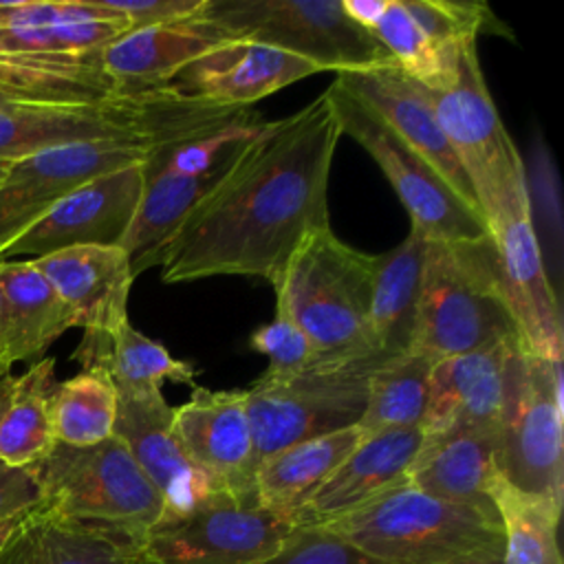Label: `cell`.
<instances>
[{
    "mask_svg": "<svg viewBox=\"0 0 564 564\" xmlns=\"http://www.w3.org/2000/svg\"><path fill=\"white\" fill-rule=\"evenodd\" d=\"M341 130L326 95L267 121L161 253L165 284L249 275L275 286L289 258L328 225V176Z\"/></svg>",
    "mask_w": 564,
    "mask_h": 564,
    "instance_id": "cell-1",
    "label": "cell"
},
{
    "mask_svg": "<svg viewBox=\"0 0 564 564\" xmlns=\"http://www.w3.org/2000/svg\"><path fill=\"white\" fill-rule=\"evenodd\" d=\"M240 110L245 108L198 99L172 86L99 104L13 101L0 106V161L11 163L48 148L79 141H172L227 121Z\"/></svg>",
    "mask_w": 564,
    "mask_h": 564,
    "instance_id": "cell-2",
    "label": "cell"
},
{
    "mask_svg": "<svg viewBox=\"0 0 564 564\" xmlns=\"http://www.w3.org/2000/svg\"><path fill=\"white\" fill-rule=\"evenodd\" d=\"M319 527L381 564H456L502 555L498 513L434 498L408 480Z\"/></svg>",
    "mask_w": 564,
    "mask_h": 564,
    "instance_id": "cell-3",
    "label": "cell"
},
{
    "mask_svg": "<svg viewBox=\"0 0 564 564\" xmlns=\"http://www.w3.org/2000/svg\"><path fill=\"white\" fill-rule=\"evenodd\" d=\"M375 256L339 240L330 227L311 231L275 282V313L289 317L317 357L375 352L370 344V291Z\"/></svg>",
    "mask_w": 564,
    "mask_h": 564,
    "instance_id": "cell-4",
    "label": "cell"
},
{
    "mask_svg": "<svg viewBox=\"0 0 564 564\" xmlns=\"http://www.w3.org/2000/svg\"><path fill=\"white\" fill-rule=\"evenodd\" d=\"M520 337L502 300L489 234L427 240L412 348L434 361Z\"/></svg>",
    "mask_w": 564,
    "mask_h": 564,
    "instance_id": "cell-5",
    "label": "cell"
},
{
    "mask_svg": "<svg viewBox=\"0 0 564 564\" xmlns=\"http://www.w3.org/2000/svg\"><path fill=\"white\" fill-rule=\"evenodd\" d=\"M388 357H317L304 370L282 379H256L247 394V416L256 460L306 438L333 434L359 423L368 381Z\"/></svg>",
    "mask_w": 564,
    "mask_h": 564,
    "instance_id": "cell-6",
    "label": "cell"
},
{
    "mask_svg": "<svg viewBox=\"0 0 564 564\" xmlns=\"http://www.w3.org/2000/svg\"><path fill=\"white\" fill-rule=\"evenodd\" d=\"M198 15L229 40L267 44L335 75L397 66L344 0H205Z\"/></svg>",
    "mask_w": 564,
    "mask_h": 564,
    "instance_id": "cell-7",
    "label": "cell"
},
{
    "mask_svg": "<svg viewBox=\"0 0 564 564\" xmlns=\"http://www.w3.org/2000/svg\"><path fill=\"white\" fill-rule=\"evenodd\" d=\"M421 88L489 225L505 203L527 187V172L487 90L476 42L449 48L447 77L436 88Z\"/></svg>",
    "mask_w": 564,
    "mask_h": 564,
    "instance_id": "cell-8",
    "label": "cell"
},
{
    "mask_svg": "<svg viewBox=\"0 0 564 564\" xmlns=\"http://www.w3.org/2000/svg\"><path fill=\"white\" fill-rule=\"evenodd\" d=\"M31 469L42 494L40 507L59 518L141 540L163 513L159 491L115 434L90 447L55 443Z\"/></svg>",
    "mask_w": 564,
    "mask_h": 564,
    "instance_id": "cell-9",
    "label": "cell"
},
{
    "mask_svg": "<svg viewBox=\"0 0 564 564\" xmlns=\"http://www.w3.org/2000/svg\"><path fill=\"white\" fill-rule=\"evenodd\" d=\"M494 469L511 487L562 509V364L531 355L522 341L496 421Z\"/></svg>",
    "mask_w": 564,
    "mask_h": 564,
    "instance_id": "cell-10",
    "label": "cell"
},
{
    "mask_svg": "<svg viewBox=\"0 0 564 564\" xmlns=\"http://www.w3.org/2000/svg\"><path fill=\"white\" fill-rule=\"evenodd\" d=\"M341 134L352 137L381 167L401 205L410 214L412 229L427 240L469 242L487 236L480 214L469 207L443 174L397 137L359 97L337 79L324 90Z\"/></svg>",
    "mask_w": 564,
    "mask_h": 564,
    "instance_id": "cell-11",
    "label": "cell"
},
{
    "mask_svg": "<svg viewBox=\"0 0 564 564\" xmlns=\"http://www.w3.org/2000/svg\"><path fill=\"white\" fill-rule=\"evenodd\" d=\"M293 531V524L256 500L220 494L185 513H161L143 533L150 564H258Z\"/></svg>",
    "mask_w": 564,
    "mask_h": 564,
    "instance_id": "cell-12",
    "label": "cell"
},
{
    "mask_svg": "<svg viewBox=\"0 0 564 564\" xmlns=\"http://www.w3.org/2000/svg\"><path fill=\"white\" fill-rule=\"evenodd\" d=\"M163 141L99 139L11 161L0 178V251L84 183L137 163Z\"/></svg>",
    "mask_w": 564,
    "mask_h": 564,
    "instance_id": "cell-13",
    "label": "cell"
},
{
    "mask_svg": "<svg viewBox=\"0 0 564 564\" xmlns=\"http://www.w3.org/2000/svg\"><path fill=\"white\" fill-rule=\"evenodd\" d=\"M487 234L494 247L498 286L522 346L531 355L562 364V315L535 238L529 187L518 189L505 203L487 225Z\"/></svg>",
    "mask_w": 564,
    "mask_h": 564,
    "instance_id": "cell-14",
    "label": "cell"
},
{
    "mask_svg": "<svg viewBox=\"0 0 564 564\" xmlns=\"http://www.w3.org/2000/svg\"><path fill=\"white\" fill-rule=\"evenodd\" d=\"M143 163L101 174L59 203L13 238L0 260L11 256H48L70 247H119L139 207Z\"/></svg>",
    "mask_w": 564,
    "mask_h": 564,
    "instance_id": "cell-15",
    "label": "cell"
},
{
    "mask_svg": "<svg viewBox=\"0 0 564 564\" xmlns=\"http://www.w3.org/2000/svg\"><path fill=\"white\" fill-rule=\"evenodd\" d=\"M172 427L187 458L223 491L258 502V460L245 388L209 390L194 386L192 397L174 408Z\"/></svg>",
    "mask_w": 564,
    "mask_h": 564,
    "instance_id": "cell-16",
    "label": "cell"
},
{
    "mask_svg": "<svg viewBox=\"0 0 564 564\" xmlns=\"http://www.w3.org/2000/svg\"><path fill=\"white\" fill-rule=\"evenodd\" d=\"M174 408L161 390L117 392L115 436L148 476L163 500V513H185L223 491L183 452L174 427Z\"/></svg>",
    "mask_w": 564,
    "mask_h": 564,
    "instance_id": "cell-17",
    "label": "cell"
},
{
    "mask_svg": "<svg viewBox=\"0 0 564 564\" xmlns=\"http://www.w3.org/2000/svg\"><path fill=\"white\" fill-rule=\"evenodd\" d=\"M520 337H509L467 355L434 364L425 412L419 423L423 438L463 427L496 425L509 379V364Z\"/></svg>",
    "mask_w": 564,
    "mask_h": 564,
    "instance_id": "cell-18",
    "label": "cell"
},
{
    "mask_svg": "<svg viewBox=\"0 0 564 564\" xmlns=\"http://www.w3.org/2000/svg\"><path fill=\"white\" fill-rule=\"evenodd\" d=\"M335 79L355 97H359L377 117H381L397 137H401L423 159H427L456 189V194L478 212L467 174L452 152L432 110V104L419 82L410 79L397 66L341 73L335 75Z\"/></svg>",
    "mask_w": 564,
    "mask_h": 564,
    "instance_id": "cell-19",
    "label": "cell"
},
{
    "mask_svg": "<svg viewBox=\"0 0 564 564\" xmlns=\"http://www.w3.org/2000/svg\"><path fill=\"white\" fill-rule=\"evenodd\" d=\"M315 73H322L315 64L286 51L229 40L187 64L170 86L220 106L249 108L253 101Z\"/></svg>",
    "mask_w": 564,
    "mask_h": 564,
    "instance_id": "cell-20",
    "label": "cell"
},
{
    "mask_svg": "<svg viewBox=\"0 0 564 564\" xmlns=\"http://www.w3.org/2000/svg\"><path fill=\"white\" fill-rule=\"evenodd\" d=\"M33 264L66 302L84 333L110 335L128 322L134 275L121 247H70L35 258Z\"/></svg>",
    "mask_w": 564,
    "mask_h": 564,
    "instance_id": "cell-21",
    "label": "cell"
},
{
    "mask_svg": "<svg viewBox=\"0 0 564 564\" xmlns=\"http://www.w3.org/2000/svg\"><path fill=\"white\" fill-rule=\"evenodd\" d=\"M421 443L419 427L366 434L295 513L293 527L326 524L405 480Z\"/></svg>",
    "mask_w": 564,
    "mask_h": 564,
    "instance_id": "cell-22",
    "label": "cell"
},
{
    "mask_svg": "<svg viewBox=\"0 0 564 564\" xmlns=\"http://www.w3.org/2000/svg\"><path fill=\"white\" fill-rule=\"evenodd\" d=\"M229 42L198 13L176 22L132 29L101 48V66L121 95L170 86L194 59Z\"/></svg>",
    "mask_w": 564,
    "mask_h": 564,
    "instance_id": "cell-23",
    "label": "cell"
},
{
    "mask_svg": "<svg viewBox=\"0 0 564 564\" xmlns=\"http://www.w3.org/2000/svg\"><path fill=\"white\" fill-rule=\"evenodd\" d=\"M128 31L101 0H20L0 26V57L99 51Z\"/></svg>",
    "mask_w": 564,
    "mask_h": 564,
    "instance_id": "cell-24",
    "label": "cell"
},
{
    "mask_svg": "<svg viewBox=\"0 0 564 564\" xmlns=\"http://www.w3.org/2000/svg\"><path fill=\"white\" fill-rule=\"evenodd\" d=\"M73 326L75 315L33 260H0V355L9 368L44 359Z\"/></svg>",
    "mask_w": 564,
    "mask_h": 564,
    "instance_id": "cell-25",
    "label": "cell"
},
{
    "mask_svg": "<svg viewBox=\"0 0 564 564\" xmlns=\"http://www.w3.org/2000/svg\"><path fill=\"white\" fill-rule=\"evenodd\" d=\"M141 540L108 527L59 518L40 505L22 518L0 564H141Z\"/></svg>",
    "mask_w": 564,
    "mask_h": 564,
    "instance_id": "cell-26",
    "label": "cell"
},
{
    "mask_svg": "<svg viewBox=\"0 0 564 564\" xmlns=\"http://www.w3.org/2000/svg\"><path fill=\"white\" fill-rule=\"evenodd\" d=\"M496 425L463 427L423 438L405 480L434 498L496 513L489 485L494 469Z\"/></svg>",
    "mask_w": 564,
    "mask_h": 564,
    "instance_id": "cell-27",
    "label": "cell"
},
{
    "mask_svg": "<svg viewBox=\"0 0 564 564\" xmlns=\"http://www.w3.org/2000/svg\"><path fill=\"white\" fill-rule=\"evenodd\" d=\"M425 247L427 238L410 229L394 249L375 256L368 326L372 350L383 357L403 355L412 348Z\"/></svg>",
    "mask_w": 564,
    "mask_h": 564,
    "instance_id": "cell-28",
    "label": "cell"
},
{
    "mask_svg": "<svg viewBox=\"0 0 564 564\" xmlns=\"http://www.w3.org/2000/svg\"><path fill=\"white\" fill-rule=\"evenodd\" d=\"M364 438L357 425L289 445L256 469L258 505L293 524L295 513Z\"/></svg>",
    "mask_w": 564,
    "mask_h": 564,
    "instance_id": "cell-29",
    "label": "cell"
},
{
    "mask_svg": "<svg viewBox=\"0 0 564 564\" xmlns=\"http://www.w3.org/2000/svg\"><path fill=\"white\" fill-rule=\"evenodd\" d=\"M0 90L29 104H99L123 97L101 66V48L0 57Z\"/></svg>",
    "mask_w": 564,
    "mask_h": 564,
    "instance_id": "cell-30",
    "label": "cell"
},
{
    "mask_svg": "<svg viewBox=\"0 0 564 564\" xmlns=\"http://www.w3.org/2000/svg\"><path fill=\"white\" fill-rule=\"evenodd\" d=\"M73 359L82 370L108 377L117 392L161 390L165 381L194 388L198 375L192 364L174 359L163 344L145 337L130 322L110 335L84 333Z\"/></svg>",
    "mask_w": 564,
    "mask_h": 564,
    "instance_id": "cell-31",
    "label": "cell"
},
{
    "mask_svg": "<svg viewBox=\"0 0 564 564\" xmlns=\"http://www.w3.org/2000/svg\"><path fill=\"white\" fill-rule=\"evenodd\" d=\"M55 359L44 357L15 377L0 416V463L33 467L55 447L51 394L55 388Z\"/></svg>",
    "mask_w": 564,
    "mask_h": 564,
    "instance_id": "cell-32",
    "label": "cell"
},
{
    "mask_svg": "<svg viewBox=\"0 0 564 564\" xmlns=\"http://www.w3.org/2000/svg\"><path fill=\"white\" fill-rule=\"evenodd\" d=\"M434 364V359L414 350L383 359L368 381L366 408L357 423L361 434L419 427Z\"/></svg>",
    "mask_w": 564,
    "mask_h": 564,
    "instance_id": "cell-33",
    "label": "cell"
},
{
    "mask_svg": "<svg viewBox=\"0 0 564 564\" xmlns=\"http://www.w3.org/2000/svg\"><path fill=\"white\" fill-rule=\"evenodd\" d=\"M489 498L502 527V564H562V509L511 487L498 474L489 485Z\"/></svg>",
    "mask_w": 564,
    "mask_h": 564,
    "instance_id": "cell-34",
    "label": "cell"
},
{
    "mask_svg": "<svg viewBox=\"0 0 564 564\" xmlns=\"http://www.w3.org/2000/svg\"><path fill=\"white\" fill-rule=\"evenodd\" d=\"M55 441L70 447H90L112 436L117 390L101 372L82 370L57 381L51 394Z\"/></svg>",
    "mask_w": 564,
    "mask_h": 564,
    "instance_id": "cell-35",
    "label": "cell"
},
{
    "mask_svg": "<svg viewBox=\"0 0 564 564\" xmlns=\"http://www.w3.org/2000/svg\"><path fill=\"white\" fill-rule=\"evenodd\" d=\"M375 40L388 51L397 68L425 88H436L447 75V53L441 57L401 0H381L379 11L368 24Z\"/></svg>",
    "mask_w": 564,
    "mask_h": 564,
    "instance_id": "cell-36",
    "label": "cell"
},
{
    "mask_svg": "<svg viewBox=\"0 0 564 564\" xmlns=\"http://www.w3.org/2000/svg\"><path fill=\"white\" fill-rule=\"evenodd\" d=\"M401 4L441 57L454 46L476 42L491 20L489 9L480 2L401 0Z\"/></svg>",
    "mask_w": 564,
    "mask_h": 564,
    "instance_id": "cell-37",
    "label": "cell"
},
{
    "mask_svg": "<svg viewBox=\"0 0 564 564\" xmlns=\"http://www.w3.org/2000/svg\"><path fill=\"white\" fill-rule=\"evenodd\" d=\"M258 564H381L324 527H293L284 542Z\"/></svg>",
    "mask_w": 564,
    "mask_h": 564,
    "instance_id": "cell-38",
    "label": "cell"
},
{
    "mask_svg": "<svg viewBox=\"0 0 564 564\" xmlns=\"http://www.w3.org/2000/svg\"><path fill=\"white\" fill-rule=\"evenodd\" d=\"M249 344L256 352L269 359V366L260 379H282L295 375L317 359L308 337L282 313H275L269 324L256 328Z\"/></svg>",
    "mask_w": 564,
    "mask_h": 564,
    "instance_id": "cell-39",
    "label": "cell"
},
{
    "mask_svg": "<svg viewBox=\"0 0 564 564\" xmlns=\"http://www.w3.org/2000/svg\"><path fill=\"white\" fill-rule=\"evenodd\" d=\"M110 11L121 15L130 31L163 22H176L196 15L205 0H101Z\"/></svg>",
    "mask_w": 564,
    "mask_h": 564,
    "instance_id": "cell-40",
    "label": "cell"
},
{
    "mask_svg": "<svg viewBox=\"0 0 564 564\" xmlns=\"http://www.w3.org/2000/svg\"><path fill=\"white\" fill-rule=\"evenodd\" d=\"M42 494L31 467H9L0 463V522L40 505Z\"/></svg>",
    "mask_w": 564,
    "mask_h": 564,
    "instance_id": "cell-41",
    "label": "cell"
},
{
    "mask_svg": "<svg viewBox=\"0 0 564 564\" xmlns=\"http://www.w3.org/2000/svg\"><path fill=\"white\" fill-rule=\"evenodd\" d=\"M24 516H26V511H24V513H18V516H13V518H7V520L0 522V549L7 544V540H9L11 533L18 529V524L22 522Z\"/></svg>",
    "mask_w": 564,
    "mask_h": 564,
    "instance_id": "cell-42",
    "label": "cell"
},
{
    "mask_svg": "<svg viewBox=\"0 0 564 564\" xmlns=\"http://www.w3.org/2000/svg\"><path fill=\"white\" fill-rule=\"evenodd\" d=\"M13 381H15V377H13L11 372H2V375H0V416H2V410H4V405H7V401H9Z\"/></svg>",
    "mask_w": 564,
    "mask_h": 564,
    "instance_id": "cell-43",
    "label": "cell"
},
{
    "mask_svg": "<svg viewBox=\"0 0 564 564\" xmlns=\"http://www.w3.org/2000/svg\"><path fill=\"white\" fill-rule=\"evenodd\" d=\"M456 564H502V555L478 557V560H465V562H456Z\"/></svg>",
    "mask_w": 564,
    "mask_h": 564,
    "instance_id": "cell-44",
    "label": "cell"
},
{
    "mask_svg": "<svg viewBox=\"0 0 564 564\" xmlns=\"http://www.w3.org/2000/svg\"><path fill=\"white\" fill-rule=\"evenodd\" d=\"M13 101H15V99H11L7 93H2V90H0V106H4V104H13Z\"/></svg>",
    "mask_w": 564,
    "mask_h": 564,
    "instance_id": "cell-45",
    "label": "cell"
},
{
    "mask_svg": "<svg viewBox=\"0 0 564 564\" xmlns=\"http://www.w3.org/2000/svg\"><path fill=\"white\" fill-rule=\"evenodd\" d=\"M2 372H11V368L4 364V359H2V355H0V375H2Z\"/></svg>",
    "mask_w": 564,
    "mask_h": 564,
    "instance_id": "cell-46",
    "label": "cell"
},
{
    "mask_svg": "<svg viewBox=\"0 0 564 564\" xmlns=\"http://www.w3.org/2000/svg\"><path fill=\"white\" fill-rule=\"evenodd\" d=\"M7 167H9V163H4V161H0V178H2V174L7 172Z\"/></svg>",
    "mask_w": 564,
    "mask_h": 564,
    "instance_id": "cell-47",
    "label": "cell"
},
{
    "mask_svg": "<svg viewBox=\"0 0 564 564\" xmlns=\"http://www.w3.org/2000/svg\"><path fill=\"white\" fill-rule=\"evenodd\" d=\"M141 564H150V562H148V560H145V557H143V562H141Z\"/></svg>",
    "mask_w": 564,
    "mask_h": 564,
    "instance_id": "cell-48",
    "label": "cell"
}]
</instances>
